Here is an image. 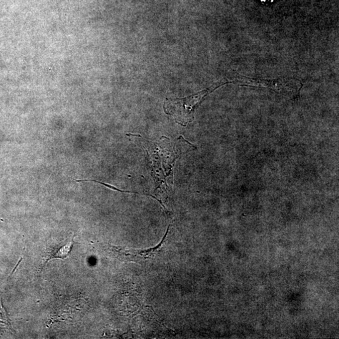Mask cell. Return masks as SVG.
Wrapping results in <instances>:
<instances>
[{"label":"cell","instance_id":"cell-1","mask_svg":"<svg viewBox=\"0 0 339 339\" xmlns=\"http://www.w3.org/2000/svg\"><path fill=\"white\" fill-rule=\"evenodd\" d=\"M168 229L165 237L163 238L162 242L156 247L148 249V250H125L122 248L113 247L112 251L114 252L115 255L118 256L120 260L134 261V262H140L154 257V256L159 251L162 247V244L164 243L166 236L167 235Z\"/></svg>","mask_w":339,"mask_h":339},{"label":"cell","instance_id":"cell-2","mask_svg":"<svg viewBox=\"0 0 339 339\" xmlns=\"http://www.w3.org/2000/svg\"><path fill=\"white\" fill-rule=\"evenodd\" d=\"M73 245H74V238H72V240L69 242L64 244L61 247L57 248L56 250L53 251L50 254L49 258L47 259V262H48V261L52 260V259L58 258L64 260V259L67 258L71 252Z\"/></svg>","mask_w":339,"mask_h":339}]
</instances>
